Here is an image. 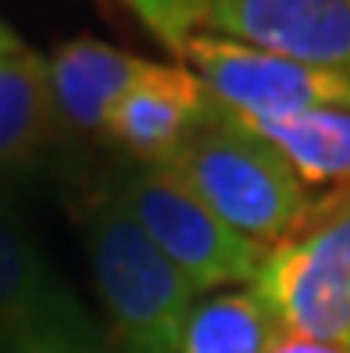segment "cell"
Here are the masks:
<instances>
[{
  "label": "cell",
  "mask_w": 350,
  "mask_h": 353,
  "mask_svg": "<svg viewBox=\"0 0 350 353\" xmlns=\"http://www.w3.org/2000/svg\"><path fill=\"white\" fill-rule=\"evenodd\" d=\"M211 211L261 246L290 239L307 221L315 193L269 139H261L215 100V111L161 164Z\"/></svg>",
  "instance_id": "6da1fadb"
},
{
  "label": "cell",
  "mask_w": 350,
  "mask_h": 353,
  "mask_svg": "<svg viewBox=\"0 0 350 353\" xmlns=\"http://www.w3.org/2000/svg\"><path fill=\"white\" fill-rule=\"evenodd\" d=\"M82 232L118 353H179L200 293L121 211L111 190L90 200Z\"/></svg>",
  "instance_id": "7a4b0ae2"
},
{
  "label": "cell",
  "mask_w": 350,
  "mask_h": 353,
  "mask_svg": "<svg viewBox=\"0 0 350 353\" xmlns=\"http://www.w3.org/2000/svg\"><path fill=\"white\" fill-rule=\"evenodd\" d=\"M254 289L286 336L350 353V185L318 200L297 232L272 246Z\"/></svg>",
  "instance_id": "3957f363"
},
{
  "label": "cell",
  "mask_w": 350,
  "mask_h": 353,
  "mask_svg": "<svg viewBox=\"0 0 350 353\" xmlns=\"http://www.w3.org/2000/svg\"><path fill=\"white\" fill-rule=\"evenodd\" d=\"M108 190L197 293L257 282L269 246L229 228L161 164L121 172Z\"/></svg>",
  "instance_id": "277c9868"
},
{
  "label": "cell",
  "mask_w": 350,
  "mask_h": 353,
  "mask_svg": "<svg viewBox=\"0 0 350 353\" xmlns=\"http://www.w3.org/2000/svg\"><path fill=\"white\" fill-rule=\"evenodd\" d=\"M0 353H118L32 228L0 203Z\"/></svg>",
  "instance_id": "5b68a950"
},
{
  "label": "cell",
  "mask_w": 350,
  "mask_h": 353,
  "mask_svg": "<svg viewBox=\"0 0 350 353\" xmlns=\"http://www.w3.org/2000/svg\"><path fill=\"white\" fill-rule=\"evenodd\" d=\"M175 57L225 111L236 114L272 118L311 108H350V72L304 65L215 32L186 36Z\"/></svg>",
  "instance_id": "8992f818"
},
{
  "label": "cell",
  "mask_w": 350,
  "mask_h": 353,
  "mask_svg": "<svg viewBox=\"0 0 350 353\" xmlns=\"http://www.w3.org/2000/svg\"><path fill=\"white\" fill-rule=\"evenodd\" d=\"M197 29L350 72V0H200Z\"/></svg>",
  "instance_id": "52a82bcc"
},
{
  "label": "cell",
  "mask_w": 350,
  "mask_h": 353,
  "mask_svg": "<svg viewBox=\"0 0 350 353\" xmlns=\"http://www.w3.org/2000/svg\"><path fill=\"white\" fill-rule=\"evenodd\" d=\"M215 111V97L186 65L150 61L104 118V136L139 164H164Z\"/></svg>",
  "instance_id": "ba28073f"
},
{
  "label": "cell",
  "mask_w": 350,
  "mask_h": 353,
  "mask_svg": "<svg viewBox=\"0 0 350 353\" xmlns=\"http://www.w3.org/2000/svg\"><path fill=\"white\" fill-rule=\"evenodd\" d=\"M147 65V57L100 43L93 36H75L61 43L47 57L57 121L75 132H104L111 103Z\"/></svg>",
  "instance_id": "9c48e42d"
},
{
  "label": "cell",
  "mask_w": 350,
  "mask_h": 353,
  "mask_svg": "<svg viewBox=\"0 0 350 353\" xmlns=\"http://www.w3.org/2000/svg\"><path fill=\"white\" fill-rule=\"evenodd\" d=\"M240 125L269 139L293 164L307 190H347L350 185V108H311L293 114H236Z\"/></svg>",
  "instance_id": "30bf717a"
},
{
  "label": "cell",
  "mask_w": 350,
  "mask_h": 353,
  "mask_svg": "<svg viewBox=\"0 0 350 353\" xmlns=\"http://www.w3.org/2000/svg\"><path fill=\"white\" fill-rule=\"evenodd\" d=\"M47 57L29 47L0 61V168L32 161L57 132Z\"/></svg>",
  "instance_id": "8fae6325"
},
{
  "label": "cell",
  "mask_w": 350,
  "mask_h": 353,
  "mask_svg": "<svg viewBox=\"0 0 350 353\" xmlns=\"http://www.w3.org/2000/svg\"><path fill=\"white\" fill-rule=\"evenodd\" d=\"M286 336L257 289H229L193 307L179 353H272Z\"/></svg>",
  "instance_id": "7c38bea8"
},
{
  "label": "cell",
  "mask_w": 350,
  "mask_h": 353,
  "mask_svg": "<svg viewBox=\"0 0 350 353\" xmlns=\"http://www.w3.org/2000/svg\"><path fill=\"white\" fill-rule=\"evenodd\" d=\"M272 353H347V350L343 346H333V343L304 339V336H282Z\"/></svg>",
  "instance_id": "4fadbf2b"
},
{
  "label": "cell",
  "mask_w": 350,
  "mask_h": 353,
  "mask_svg": "<svg viewBox=\"0 0 350 353\" xmlns=\"http://www.w3.org/2000/svg\"><path fill=\"white\" fill-rule=\"evenodd\" d=\"M14 50H22V39H18L4 22H0V61H4L8 54H14Z\"/></svg>",
  "instance_id": "5bb4252c"
}]
</instances>
